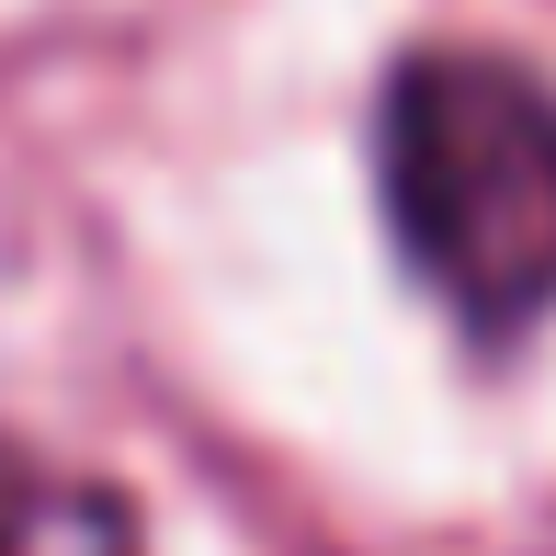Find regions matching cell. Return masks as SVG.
<instances>
[{"mask_svg":"<svg viewBox=\"0 0 556 556\" xmlns=\"http://www.w3.org/2000/svg\"><path fill=\"white\" fill-rule=\"evenodd\" d=\"M375 170L409 273L466 341H522L556 307V80L500 46H420L387 68Z\"/></svg>","mask_w":556,"mask_h":556,"instance_id":"1","label":"cell"},{"mask_svg":"<svg viewBox=\"0 0 556 556\" xmlns=\"http://www.w3.org/2000/svg\"><path fill=\"white\" fill-rule=\"evenodd\" d=\"M0 556H148V534L103 477H68L0 432Z\"/></svg>","mask_w":556,"mask_h":556,"instance_id":"2","label":"cell"}]
</instances>
